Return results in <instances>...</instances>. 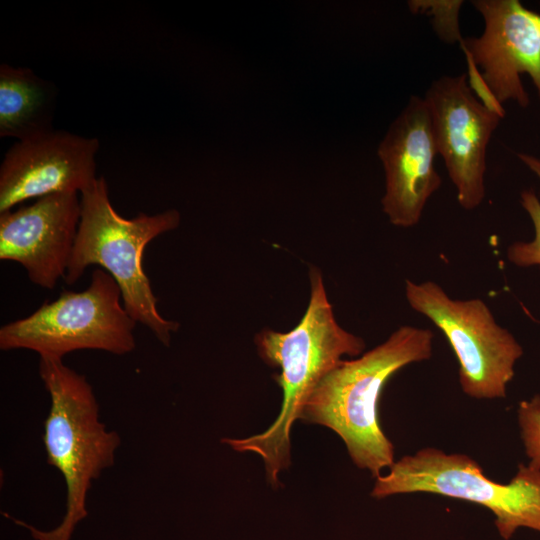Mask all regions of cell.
Masks as SVG:
<instances>
[{
    "instance_id": "13",
    "label": "cell",
    "mask_w": 540,
    "mask_h": 540,
    "mask_svg": "<svg viewBox=\"0 0 540 540\" xmlns=\"http://www.w3.org/2000/svg\"><path fill=\"white\" fill-rule=\"evenodd\" d=\"M56 90L31 69L0 66V136L18 141L53 129Z\"/></svg>"
},
{
    "instance_id": "10",
    "label": "cell",
    "mask_w": 540,
    "mask_h": 540,
    "mask_svg": "<svg viewBox=\"0 0 540 540\" xmlns=\"http://www.w3.org/2000/svg\"><path fill=\"white\" fill-rule=\"evenodd\" d=\"M100 142L63 130L17 141L0 166V213L27 200L78 193L97 178Z\"/></svg>"
},
{
    "instance_id": "2",
    "label": "cell",
    "mask_w": 540,
    "mask_h": 540,
    "mask_svg": "<svg viewBox=\"0 0 540 540\" xmlns=\"http://www.w3.org/2000/svg\"><path fill=\"white\" fill-rule=\"evenodd\" d=\"M431 330L403 325L386 341L351 360H342L317 385L300 419L339 435L353 463L375 478L394 464V446L378 420L386 382L400 369L432 356Z\"/></svg>"
},
{
    "instance_id": "3",
    "label": "cell",
    "mask_w": 540,
    "mask_h": 540,
    "mask_svg": "<svg viewBox=\"0 0 540 540\" xmlns=\"http://www.w3.org/2000/svg\"><path fill=\"white\" fill-rule=\"evenodd\" d=\"M81 216L74 248L64 277L68 285L80 279L90 265H99L118 284L129 315L169 346L180 324L165 319L143 270L145 247L159 235L176 229L181 214L176 209L127 219L113 208L104 177L80 193Z\"/></svg>"
},
{
    "instance_id": "1",
    "label": "cell",
    "mask_w": 540,
    "mask_h": 540,
    "mask_svg": "<svg viewBox=\"0 0 540 540\" xmlns=\"http://www.w3.org/2000/svg\"><path fill=\"white\" fill-rule=\"evenodd\" d=\"M309 282V303L300 322L287 332L264 329L255 336L261 359L280 369L275 377L283 392L278 417L261 433L221 440L235 451L259 455L273 487H278L279 473L291 463V429L300 419L308 398L343 356H358L365 348L362 338L336 321L322 274L314 266L309 269Z\"/></svg>"
},
{
    "instance_id": "14",
    "label": "cell",
    "mask_w": 540,
    "mask_h": 540,
    "mask_svg": "<svg viewBox=\"0 0 540 540\" xmlns=\"http://www.w3.org/2000/svg\"><path fill=\"white\" fill-rule=\"evenodd\" d=\"M521 204L531 218L535 236L530 242H515L507 249L508 260L521 267L540 266V200L532 190L521 193Z\"/></svg>"
},
{
    "instance_id": "7",
    "label": "cell",
    "mask_w": 540,
    "mask_h": 540,
    "mask_svg": "<svg viewBox=\"0 0 540 540\" xmlns=\"http://www.w3.org/2000/svg\"><path fill=\"white\" fill-rule=\"evenodd\" d=\"M405 296L410 307L431 320L448 340L459 363L463 392L476 399L504 398L523 350L485 302L452 299L433 281L409 279Z\"/></svg>"
},
{
    "instance_id": "8",
    "label": "cell",
    "mask_w": 540,
    "mask_h": 540,
    "mask_svg": "<svg viewBox=\"0 0 540 540\" xmlns=\"http://www.w3.org/2000/svg\"><path fill=\"white\" fill-rule=\"evenodd\" d=\"M438 154L444 160L461 207L472 210L485 197L490 138L503 117L475 95L466 73L433 81L424 97Z\"/></svg>"
},
{
    "instance_id": "5",
    "label": "cell",
    "mask_w": 540,
    "mask_h": 540,
    "mask_svg": "<svg viewBox=\"0 0 540 540\" xmlns=\"http://www.w3.org/2000/svg\"><path fill=\"white\" fill-rule=\"evenodd\" d=\"M136 324L116 281L97 268L85 290H64L29 316L3 325L0 349H26L55 359L86 349L124 355L136 347Z\"/></svg>"
},
{
    "instance_id": "16",
    "label": "cell",
    "mask_w": 540,
    "mask_h": 540,
    "mask_svg": "<svg viewBox=\"0 0 540 540\" xmlns=\"http://www.w3.org/2000/svg\"><path fill=\"white\" fill-rule=\"evenodd\" d=\"M519 159L540 179V159L529 154H518Z\"/></svg>"
},
{
    "instance_id": "4",
    "label": "cell",
    "mask_w": 540,
    "mask_h": 540,
    "mask_svg": "<svg viewBox=\"0 0 540 540\" xmlns=\"http://www.w3.org/2000/svg\"><path fill=\"white\" fill-rule=\"evenodd\" d=\"M39 375L50 396L44 421L43 443L49 465L58 469L66 484V512L50 531L36 529L13 518L36 540H71L87 516V495L92 482L114 464L120 437L99 419V405L92 386L63 359L40 358Z\"/></svg>"
},
{
    "instance_id": "15",
    "label": "cell",
    "mask_w": 540,
    "mask_h": 540,
    "mask_svg": "<svg viewBox=\"0 0 540 540\" xmlns=\"http://www.w3.org/2000/svg\"><path fill=\"white\" fill-rule=\"evenodd\" d=\"M518 420L529 467L540 470V395L522 401L518 408Z\"/></svg>"
},
{
    "instance_id": "11",
    "label": "cell",
    "mask_w": 540,
    "mask_h": 540,
    "mask_svg": "<svg viewBox=\"0 0 540 540\" xmlns=\"http://www.w3.org/2000/svg\"><path fill=\"white\" fill-rule=\"evenodd\" d=\"M436 154L428 105L424 98L412 96L378 148L386 178L382 209L391 224L408 228L420 221L428 199L441 185Z\"/></svg>"
},
{
    "instance_id": "12",
    "label": "cell",
    "mask_w": 540,
    "mask_h": 540,
    "mask_svg": "<svg viewBox=\"0 0 540 540\" xmlns=\"http://www.w3.org/2000/svg\"><path fill=\"white\" fill-rule=\"evenodd\" d=\"M79 195L52 194L0 213V259L19 263L33 284L53 289L65 277L74 248Z\"/></svg>"
},
{
    "instance_id": "9",
    "label": "cell",
    "mask_w": 540,
    "mask_h": 540,
    "mask_svg": "<svg viewBox=\"0 0 540 540\" xmlns=\"http://www.w3.org/2000/svg\"><path fill=\"white\" fill-rule=\"evenodd\" d=\"M484 30L479 37L462 38L461 48L486 88L502 105L513 100L529 104L521 74L527 73L540 99V14L518 0H475Z\"/></svg>"
},
{
    "instance_id": "6",
    "label": "cell",
    "mask_w": 540,
    "mask_h": 540,
    "mask_svg": "<svg viewBox=\"0 0 540 540\" xmlns=\"http://www.w3.org/2000/svg\"><path fill=\"white\" fill-rule=\"evenodd\" d=\"M432 493L488 508L504 540L518 528L540 532V470L518 465L507 484L485 476L481 466L465 454H447L427 447L405 455L376 478L371 495L381 499L403 493Z\"/></svg>"
}]
</instances>
